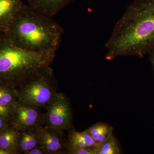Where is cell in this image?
<instances>
[{"instance_id": "8992f818", "label": "cell", "mask_w": 154, "mask_h": 154, "mask_svg": "<svg viewBox=\"0 0 154 154\" xmlns=\"http://www.w3.org/2000/svg\"><path fill=\"white\" fill-rule=\"evenodd\" d=\"M13 125L19 131L40 129L44 126V113L39 107L18 100L14 107Z\"/></svg>"}, {"instance_id": "ac0fdd59", "label": "cell", "mask_w": 154, "mask_h": 154, "mask_svg": "<svg viewBox=\"0 0 154 154\" xmlns=\"http://www.w3.org/2000/svg\"><path fill=\"white\" fill-rule=\"evenodd\" d=\"M13 125L12 123L7 119L0 117V132H2L9 126Z\"/></svg>"}, {"instance_id": "30bf717a", "label": "cell", "mask_w": 154, "mask_h": 154, "mask_svg": "<svg viewBox=\"0 0 154 154\" xmlns=\"http://www.w3.org/2000/svg\"><path fill=\"white\" fill-rule=\"evenodd\" d=\"M39 130L28 129L20 131L18 148L19 154H25L28 151L40 145Z\"/></svg>"}, {"instance_id": "5b68a950", "label": "cell", "mask_w": 154, "mask_h": 154, "mask_svg": "<svg viewBox=\"0 0 154 154\" xmlns=\"http://www.w3.org/2000/svg\"><path fill=\"white\" fill-rule=\"evenodd\" d=\"M45 109L44 126L64 131H69L74 128L71 105L68 98L63 93H57Z\"/></svg>"}, {"instance_id": "5bb4252c", "label": "cell", "mask_w": 154, "mask_h": 154, "mask_svg": "<svg viewBox=\"0 0 154 154\" xmlns=\"http://www.w3.org/2000/svg\"><path fill=\"white\" fill-rule=\"evenodd\" d=\"M18 100L17 89L0 82V106L15 107Z\"/></svg>"}, {"instance_id": "9a60e30c", "label": "cell", "mask_w": 154, "mask_h": 154, "mask_svg": "<svg viewBox=\"0 0 154 154\" xmlns=\"http://www.w3.org/2000/svg\"><path fill=\"white\" fill-rule=\"evenodd\" d=\"M122 152L120 143L113 134L105 142L98 146L96 154H120Z\"/></svg>"}, {"instance_id": "7a4b0ae2", "label": "cell", "mask_w": 154, "mask_h": 154, "mask_svg": "<svg viewBox=\"0 0 154 154\" xmlns=\"http://www.w3.org/2000/svg\"><path fill=\"white\" fill-rule=\"evenodd\" d=\"M63 29L52 17L42 15L24 5L8 30L1 33L17 47L36 52L56 53Z\"/></svg>"}, {"instance_id": "9c48e42d", "label": "cell", "mask_w": 154, "mask_h": 154, "mask_svg": "<svg viewBox=\"0 0 154 154\" xmlns=\"http://www.w3.org/2000/svg\"><path fill=\"white\" fill-rule=\"evenodd\" d=\"M25 4L23 0H0V31L5 33Z\"/></svg>"}, {"instance_id": "ba28073f", "label": "cell", "mask_w": 154, "mask_h": 154, "mask_svg": "<svg viewBox=\"0 0 154 154\" xmlns=\"http://www.w3.org/2000/svg\"><path fill=\"white\" fill-rule=\"evenodd\" d=\"M27 5L37 13L52 17L73 0H25Z\"/></svg>"}, {"instance_id": "277c9868", "label": "cell", "mask_w": 154, "mask_h": 154, "mask_svg": "<svg viewBox=\"0 0 154 154\" xmlns=\"http://www.w3.org/2000/svg\"><path fill=\"white\" fill-rule=\"evenodd\" d=\"M58 82L49 67L25 85L17 89L18 100L45 108L57 93Z\"/></svg>"}, {"instance_id": "3957f363", "label": "cell", "mask_w": 154, "mask_h": 154, "mask_svg": "<svg viewBox=\"0 0 154 154\" xmlns=\"http://www.w3.org/2000/svg\"><path fill=\"white\" fill-rule=\"evenodd\" d=\"M55 53L22 49L0 36V82L18 89L49 67Z\"/></svg>"}, {"instance_id": "52a82bcc", "label": "cell", "mask_w": 154, "mask_h": 154, "mask_svg": "<svg viewBox=\"0 0 154 154\" xmlns=\"http://www.w3.org/2000/svg\"><path fill=\"white\" fill-rule=\"evenodd\" d=\"M39 131L40 145L47 154H68V140L64 131L44 126Z\"/></svg>"}, {"instance_id": "8fae6325", "label": "cell", "mask_w": 154, "mask_h": 154, "mask_svg": "<svg viewBox=\"0 0 154 154\" xmlns=\"http://www.w3.org/2000/svg\"><path fill=\"white\" fill-rule=\"evenodd\" d=\"M19 134L20 131L14 125L0 132V149L10 151L14 154H19L18 148Z\"/></svg>"}, {"instance_id": "d6986e66", "label": "cell", "mask_w": 154, "mask_h": 154, "mask_svg": "<svg viewBox=\"0 0 154 154\" xmlns=\"http://www.w3.org/2000/svg\"><path fill=\"white\" fill-rule=\"evenodd\" d=\"M150 56V60L151 62L152 66L154 72V50L149 54Z\"/></svg>"}, {"instance_id": "4fadbf2b", "label": "cell", "mask_w": 154, "mask_h": 154, "mask_svg": "<svg viewBox=\"0 0 154 154\" xmlns=\"http://www.w3.org/2000/svg\"><path fill=\"white\" fill-rule=\"evenodd\" d=\"M67 137L69 147L79 148L97 146L95 141L85 131L79 132L74 128L69 130Z\"/></svg>"}, {"instance_id": "e0dca14e", "label": "cell", "mask_w": 154, "mask_h": 154, "mask_svg": "<svg viewBox=\"0 0 154 154\" xmlns=\"http://www.w3.org/2000/svg\"><path fill=\"white\" fill-rule=\"evenodd\" d=\"M25 154H47V153L44 149L41 146L39 145L26 152Z\"/></svg>"}, {"instance_id": "6da1fadb", "label": "cell", "mask_w": 154, "mask_h": 154, "mask_svg": "<svg viewBox=\"0 0 154 154\" xmlns=\"http://www.w3.org/2000/svg\"><path fill=\"white\" fill-rule=\"evenodd\" d=\"M106 58L143 57L154 50V0H134L105 44Z\"/></svg>"}, {"instance_id": "7c38bea8", "label": "cell", "mask_w": 154, "mask_h": 154, "mask_svg": "<svg viewBox=\"0 0 154 154\" xmlns=\"http://www.w3.org/2000/svg\"><path fill=\"white\" fill-rule=\"evenodd\" d=\"M113 128L106 122H99L85 130L92 137L97 145L105 142L113 134Z\"/></svg>"}, {"instance_id": "2e32d148", "label": "cell", "mask_w": 154, "mask_h": 154, "mask_svg": "<svg viewBox=\"0 0 154 154\" xmlns=\"http://www.w3.org/2000/svg\"><path fill=\"white\" fill-rule=\"evenodd\" d=\"M98 146L79 148H69L68 154H96Z\"/></svg>"}, {"instance_id": "ffe728a7", "label": "cell", "mask_w": 154, "mask_h": 154, "mask_svg": "<svg viewBox=\"0 0 154 154\" xmlns=\"http://www.w3.org/2000/svg\"><path fill=\"white\" fill-rule=\"evenodd\" d=\"M0 154H14L12 152L7 150L0 149Z\"/></svg>"}]
</instances>
